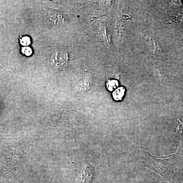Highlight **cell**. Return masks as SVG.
Here are the masks:
<instances>
[{"label":"cell","mask_w":183,"mask_h":183,"mask_svg":"<svg viewBox=\"0 0 183 183\" xmlns=\"http://www.w3.org/2000/svg\"><path fill=\"white\" fill-rule=\"evenodd\" d=\"M68 55L64 50H57L52 55L50 64L56 70H63L67 65Z\"/></svg>","instance_id":"6da1fadb"},{"label":"cell","mask_w":183,"mask_h":183,"mask_svg":"<svg viewBox=\"0 0 183 183\" xmlns=\"http://www.w3.org/2000/svg\"><path fill=\"white\" fill-rule=\"evenodd\" d=\"M125 92V89L124 87L118 88L112 93L113 99L116 101L122 100L124 96Z\"/></svg>","instance_id":"7a4b0ae2"},{"label":"cell","mask_w":183,"mask_h":183,"mask_svg":"<svg viewBox=\"0 0 183 183\" xmlns=\"http://www.w3.org/2000/svg\"><path fill=\"white\" fill-rule=\"evenodd\" d=\"M119 83L117 80H109L106 83V87L109 91H112L118 87Z\"/></svg>","instance_id":"3957f363"},{"label":"cell","mask_w":183,"mask_h":183,"mask_svg":"<svg viewBox=\"0 0 183 183\" xmlns=\"http://www.w3.org/2000/svg\"><path fill=\"white\" fill-rule=\"evenodd\" d=\"M20 43L22 46H28L31 44V39L29 37L25 36L20 39Z\"/></svg>","instance_id":"277c9868"},{"label":"cell","mask_w":183,"mask_h":183,"mask_svg":"<svg viewBox=\"0 0 183 183\" xmlns=\"http://www.w3.org/2000/svg\"><path fill=\"white\" fill-rule=\"evenodd\" d=\"M21 52L25 56H30L32 54V49L30 47L25 46V47H22Z\"/></svg>","instance_id":"5b68a950"}]
</instances>
